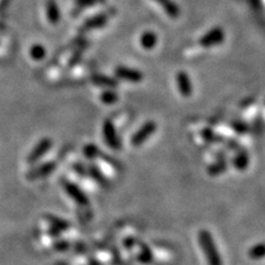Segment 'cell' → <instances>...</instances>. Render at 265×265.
<instances>
[{"label":"cell","instance_id":"1","mask_svg":"<svg viewBox=\"0 0 265 265\" xmlns=\"http://www.w3.org/2000/svg\"><path fill=\"white\" fill-rule=\"evenodd\" d=\"M199 244L206 255L209 265H222V260L215 243L214 236L207 230H201L198 234Z\"/></svg>","mask_w":265,"mask_h":265},{"label":"cell","instance_id":"2","mask_svg":"<svg viewBox=\"0 0 265 265\" xmlns=\"http://www.w3.org/2000/svg\"><path fill=\"white\" fill-rule=\"evenodd\" d=\"M157 130V125L154 120H148L144 125L139 128V130L132 136L131 144L134 147L142 146L146 140L154 134Z\"/></svg>","mask_w":265,"mask_h":265},{"label":"cell","instance_id":"3","mask_svg":"<svg viewBox=\"0 0 265 265\" xmlns=\"http://www.w3.org/2000/svg\"><path fill=\"white\" fill-rule=\"evenodd\" d=\"M103 136L107 146L114 150H119L122 148V143L116 132L114 124L111 120H105L103 124Z\"/></svg>","mask_w":265,"mask_h":265},{"label":"cell","instance_id":"4","mask_svg":"<svg viewBox=\"0 0 265 265\" xmlns=\"http://www.w3.org/2000/svg\"><path fill=\"white\" fill-rule=\"evenodd\" d=\"M115 75L117 79L124 80V81L131 82V83H139L143 81L144 75L140 71L136 69H132V67L127 66H118L115 70Z\"/></svg>","mask_w":265,"mask_h":265},{"label":"cell","instance_id":"5","mask_svg":"<svg viewBox=\"0 0 265 265\" xmlns=\"http://www.w3.org/2000/svg\"><path fill=\"white\" fill-rule=\"evenodd\" d=\"M51 146H52V140L50 138H42L37 144V146H34V148L31 150L30 154L28 155L27 162L29 164L37 163L40 158L43 157V156L50 150Z\"/></svg>","mask_w":265,"mask_h":265},{"label":"cell","instance_id":"6","mask_svg":"<svg viewBox=\"0 0 265 265\" xmlns=\"http://www.w3.org/2000/svg\"><path fill=\"white\" fill-rule=\"evenodd\" d=\"M63 187L64 190L66 191V194L69 195L76 203L81 204V206H86V204L90 203V200H88L86 195L84 194L81 188H79L75 183L63 182Z\"/></svg>","mask_w":265,"mask_h":265},{"label":"cell","instance_id":"7","mask_svg":"<svg viewBox=\"0 0 265 265\" xmlns=\"http://www.w3.org/2000/svg\"><path fill=\"white\" fill-rule=\"evenodd\" d=\"M57 168V164L53 162H48L42 165H40L37 168H33L27 174V179L28 180H37L40 178H43L48 175H50L52 171L55 170Z\"/></svg>","mask_w":265,"mask_h":265},{"label":"cell","instance_id":"8","mask_svg":"<svg viewBox=\"0 0 265 265\" xmlns=\"http://www.w3.org/2000/svg\"><path fill=\"white\" fill-rule=\"evenodd\" d=\"M176 81H177V85H178V90L180 92V94L184 96V98H188V96L191 95L192 84L188 73H186L184 71L178 72L176 75Z\"/></svg>","mask_w":265,"mask_h":265},{"label":"cell","instance_id":"9","mask_svg":"<svg viewBox=\"0 0 265 265\" xmlns=\"http://www.w3.org/2000/svg\"><path fill=\"white\" fill-rule=\"evenodd\" d=\"M223 39H224L223 31L220 29H214L200 40V44L204 48H211L222 42Z\"/></svg>","mask_w":265,"mask_h":265},{"label":"cell","instance_id":"10","mask_svg":"<svg viewBox=\"0 0 265 265\" xmlns=\"http://www.w3.org/2000/svg\"><path fill=\"white\" fill-rule=\"evenodd\" d=\"M91 81L99 86H104L108 88H114L118 85V82L116 80L108 78V76L102 75V74H94L92 75Z\"/></svg>","mask_w":265,"mask_h":265},{"label":"cell","instance_id":"11","mask_svg":"<svg viewBox=\"0 0 265 265\" xmlns=\"http://www.w3.org/2000/svg\"><path fill=\"white\" fill-rule=\"evenodd\" d=\"M250 164V156L247 151H240L233 158V166L236 170L244 171Z\"/></svg>","mask_w":265,"mask_h":265},{"label":"cell","instance_id":"12","mask_svg":"<svg viewBox=\"0 0 265 265\" xmlns=\"http://www.w3.org/2000/svg\"><path fill=\"white\" fill-rule=\"evenodd\" d=\"M156 43H157V37H156L154 32L147 31L145 33H143L142 38H140V46L145 50L154 49Z\"/></svg>","mask_w":265,"mask_h":265},{"label":"cell","instance_id":"13","mask_svg":"<svg viewBox=\"0 0 265 265\" xmlns=\"http://www.w3.org/2000/svg\"><path fill=\"white\" fill-rule=\"evenodd\" d=\"M228 169V163L226 160L220 159L208 167V174L210 176H219Z\"/></svg>","mask_w":265,"mask_h":265},{"label":"cell","instance_id":"14","mask_svg":"<svg viewBox=\"0 0 265 265\" xmlns=\"http://www.w3.org/2000/svg\"><path fill=\"white\" fill-rule=\"evenodd\" d=\"M87 172L90 174V176L92 177V178H93L96 182L101 184L102 187H107L108 186L107 179L103 176L101 170H99L96 166H94V165H91V166L87 168Z\"/></svg>","mask_w":265,"mask_h":265},{"label":"cell","instance_id":"15","mask_svg":"<svg viewBox=\"0 0 265 265\" xmlns=\"http://www.w3.org/2000/svg\"><path fill=\"white\" fill-rule=\"evenodd\" d=\"M48 19H49V21L51 23H57L60 20V13H59V8L57 6V3H55L54 0H49L48 1Z\"/></svg>","mask_w":265,"mask_h":265},{"label":"cell","instance_id":"16","mask_svg":"<svg viewBox=\"0 0 265 265\" xmlns=\"http://www.w3.org/2000/svg\"><path fill=\"white\" fill-rule=\"evenodd\" d=\"M107 21V17L105 16H98V17H94L93 19L87 20V21L84 23V28L86 30L91 29H98V28H101L105 25Z\"/></svg>","mask_w":265,"mask_h":265},{"label":"cell","instance_id":"17","mask_svg":"<svg viewBox=\"0 0 265 265\" xmlns=\"http://www.w3.org/2000/svg\"><path fill=\"white\" fill-rule=\"evenodd\" d=\"M248 256L252 260H261L265 258V243H259L252 247L251 250L248 251Z\"/></svg>","mask_w":265,"mask_h":265},{"label":"cell","instance_id":"18","mask_svg":"<svg viewBox=\"0 0 265 265\" xmlns=\"http://www.w3.org/2000/svg\"><path fill=\"white\" fill-rule=\"evenodd\" d=\"M84 155L88 159H95L99 156H101V151H99V148L94 145V144H88V145L84 147Z\"/></svg>","mask_w":265,"mask_h":265},{"label":"cell","instance_id":"19","mask_svg":"<svg viewBox=\"0 0 265 265\" xmlns=\"http://www.w3.org/2000/svg\"><path fill=\"white\" fill-rule=\"evenodd\" d=\"M30 55L35 61H40V60H42L46 57V49H44V47H42L41 44H35V46L31 48Z\"/></svg>","mask_w":265,"mask_h":265},{"label":"cell","instance_id":"20","mask_svg":"<svg viewBox=\"0 0 265 265\" xmlns=\"http://www.w3.org/2000/svg\"><path fill=\"white\" fill-rule=\"evenodd\" d=\"M101 101L104 104H114L118 101V95L112 90L104 91L101 94Z\"/></svg>","mask_w":265,"mask_h":265},{"label":"cell","instance_id":"21","mask_svg":"<svg viewBox=\"0 0 265 265\" xmlns=\"http://www.w3.org/2000/svg\"><path fill=\"white\" fill-rule=\"evenodd\" d=\"M103 0H76V2L80 5H93V3L101 2Z\"/></svg>","mask_w":265,"mask_h":265},{"label":"cell","instance_id":"22","mask_svg":"<svg viewBox=\"0 0 265 265\" xmlns=\"http://www.w3.org/2000/svg\"><path fill=\"white\" fill-rule=\"evenodd\" d=\"M81 55H82V54H81V51L78 52V53H75L74 57L71 59V61H70V63H69V66H74L75 64L78 63L79 60L81 59Z\"/></svg>","mask_w":265,"mask_h":265},{"label":"cell","instance_id":"23","mask_svg":"<svg viewBox=\"0 0 265 265\" xmlns=\"http://www.w3.org/2000/svg\"><path fill=\"white\" fill-rule=\"evenodd\" d=\"M74 169L76 170V171H78L79 172V174H81V175H84V174H85V171H84V169H83V166H82V165L81 164H76V165H74Z\"/></svg>","mask_w":265,"mask_h":265}]
</instances>
